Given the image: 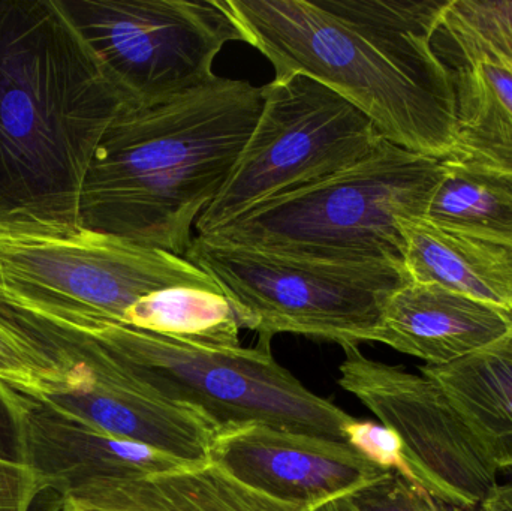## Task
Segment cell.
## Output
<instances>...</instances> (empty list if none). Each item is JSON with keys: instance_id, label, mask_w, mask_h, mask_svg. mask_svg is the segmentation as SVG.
<instances>
[{"instance_id": "cell-1", "label": "cell", "mask_w": 512, "mask_h": 511, "mask_svg": "<svg viewBox=\"0 0 512 511\" xmlns=\"http://www.w3.org/2000/svg\"><path fill=\"white\" fill-rule=\"evenodd\" d=\"M274 78L306 75L384 140L445 161L457 140L453 69L435 35L451 0H224Z\"/></svg>"}, {"instance_id": "cell-2", "label": "cell", "mask_w": 512, "mask_h": 511, "mask_svg": "<svg viewBox=\"0 0 512 511\" xmlns=\"http://www.w3.org/2000/svg\"><path fill=\"white\" fill-rule=\"evenodd\" d=\"M125 107L59 0H0V218L80 225L90 162Z\"/></svg>"}, {"instance_id": "cell-3", "label": "cell", "mask_w": 512, "mask_h": 511, "mask_svg": "<svg viewBox=\"0 0 512 511\" xmlns=\"http://www.w3.org/2000/svg\"><path fill=\"white\" fill-rule=\"evenodd\" d=\"M261 87L216 75L150 107H125L96 147L78 222L185 258L261 114Z\"/></svg>"}, {"instance_id": "cell-4", "label": "cell", "mask_w": 512, "mask_h": 511, "mask_svg": "<svg viewBox=\"0 0 512 511\" xmlns=\"http://www.w3.org/2000/svg\"><path fill=\"white\" fill-rule=\"evenodd\" d=\"M174 287L222 294L186 258L81 225L0 218V318L29 341L125 324L135 303Z\"/></svg>"}, {"instance_id": "cell-5", "label": "cell", "mask_w": 512, "mask_h": 511, "mask_svg": "<svg viewBox=\"0 0 512 511\" xmlns=\"http://www.w3.org/2000/svg\"><path fill=\"white\" fill-rule=\"evenodd\" d=\"M442 161L382 140L354 167L259 204L207 239L318 260L403 263L400 219L423 218Z\"/></svg>"}, {"instance_id": "cell-6", "label": "cell", "mask_w": 512, "mask_h": 511, "mask_svg": "<svg viewBox=\"0 0 512 511\" xmlns=\"http://www.w3.org/2000/svg\"><path fill=\"white\" fill-rule=\"evenodd\" d=\"M57 342L90 345L143 389L201 411L219 429L264 423L295 434L345 441L346 426L354 420L280 366L268 341H258L254 348L221 350L102 323L36 344Z\"/></svg>"}, {"instance_id": "cell-7", "label": "cell", "mask_w": 512, "mask_h": 511, "mask_svg": "<svg viewBox=\"0 0 512 511\" xmlns=\"http://www.w3.org/2000/svg\"><path fill=\"white\" fill-rule=\"evenodd\" d=\"M189 263L218 285L242 329L271 342L280 333L334 342H375L385 303L411 281L405 264L318 260L194 237Z\"/></svg>"}, {"instance_id": "cell-8", "label": "cell", "mask_w": 512, "mask_h": 511, "mask_svg": "<svg viewBox=\"0 0 512 511\" xmlns=\"http://www.w3.org/2000/svg\"><path fill=\"white\" fill-rule=\"evenodd\" d=\"M261 90L264 104L254 132L224 188L198 219V236L354 167L384 140L366 114L306 75L273 78Z\"/></svg>"}, {"instance_id": "cell-9", "label": "cell", "mask_w": 512, "mask_h": 511, "mask_svg": "<svg viewBox=\"0 0 512 511\" xmlns=\"http://www.w3.org/2000/svg\"><path fill=\"white\" fill-rule=\"evenodd\" d=\"M129 107H150L212 81L242 35L224 0H59Z\"/></svg>"}, {"instance_id": "cell-10", "label": "cell", "mask_w": 512, "mask_h": 511, "mask_svg": "<svg viewBox=\"0 0 512 511\" xmlns=\"http://www.w3.org/2000/svg\"><path fill=\"white\" fill-rule=\"evenodd\" d=\"M339 384L402 441L411 480L438 500L478 509L498 486L490 464L444 390L424 375L342 347Z\"/></svg>"}, {"instance_id": "cell-11", "label": "cell", "mask_w": 512, "mask_h": 511, "mask_svg": "<svg viewBox=\"0 0 512 511\" xmlns=\"http://www.w3.org/2000/svg\"><path fill=\"white\" fill-rule=\"evenodd\" d=\"M36 348L51 372L38 386L21 389L114 437L188 465L209 462L219 428L206 414L143 389L90 345L59 342Z\"/></svg>"}, {"instance_id": "cell-12", "label": "cell", "mask_w": 512, "mask_h": 511, "mask_svg": "<svg viewBox=\"0 0 512 511\" xmlns=\"http://www.w3.org/2000/svg\"><path fill=\"white\" fill-rule=\"evenodd\" d=\"M209 462L273 500L310 511L387 474L345 441L295 434L264 423L219 429Z\"/></svg>"}, {"instance_id": "cell-13", "label": "cell", "mask_w": 512, "mask_h": 511, "mask_svg": "<svg viewBox=\"0 0 512 511\" xmlns=\"http://www.w3.org/2000/svg\"><path fill=\"white\" fill-rule=\"evenodd\" d=\"M9 387L20 414L27 465L41 494L51 491L63 498L102 480L140 479L188 467L57 410L21 387Z\"/></svg>"}, {"instance_id": "cell-14", "label": "cell", "mask_w": 512, "mask_h": 511, "mask_svg": "<svg viewBox=\"0 0 512 511\" xmlns=\"http://www.w3.org/2000/svg\"><path fill=\"white\" fill-rule=\"evenodd\" d=\"M512 330V311L436 284L409 281L391 294L375 342L444 366L463 359Z\"/></svg>"}, {"instance_id": "cell-15", "label": "cell", "mask_w": 512, "mask_h": 511, "mask_svg": "<svg viewBox=\"0 0 512 511\" xmlns=\"http://www.w3.org/2000/svg\"><path fill=\"white\" fill-rule=\"evenodd\" d=\"M63 498L78 511H310L273 500L212 462L140 479L102 480Z\"/></svg>"}, {"instance_id": "cell-16", "label": "cell", "mask_w": 512, "mask_h": 511, "mask_svg": "<svg viewBox=\"0 0 512 511\" xmlns=\"http://www.w3.org/2000/svg\"><path fill=\"white\" fill-rule=\"evenodd\" d=\"M453 69L457 140L444 162L512 173V65L490 53L441 57Z\"/></svg>"}, {"instance_id": "cell-17", "label": "cell", "mask_w": 512, "mask_h": 511, "mask_svg": "<svg viewBox=\"0 0 512 511\" xmlns=\"http://www.w3.org/2000/svg\"><path fill=\"white\" fill-rule=\"evenodd\" d=\"M411 281L436 284L512 311V249L444 230L424 218L400 219Z\"/></svg>"}, {"instance_id": "cell-18", "label": "cell", "mask_w": 512, "mask_h": 511, "mask_svg": "<svg viewBox=\"0 0 512 511\" xmlns=\"http://www.w3.org/2000/svg\"><path fill=\"white\" fill-rule=\"evenodd\" d=\"M496 470H512V330L444 366L424 365Z\"/></svg>"}, {"instance_id": "cell-19", "label": "cell", "mask_w": 512, "mask_h": 511, "mask_svg": "<svg viewBox=\"0 0 512 511\" xmlns=\"http://www.w3.org/2000/svg\"><path fill=\"white\" fill-rule=\"evenodd\" d=\"M444 164L423 218L444 230L512 249V173Z\"/></svg>"}, {"instance_id": "cell-20", "label": "cell", "mask_w": 512, "mask_h": 511, "mask_svg": "<svg viewBox=\"0 0 512 511\" xmlns=\"http://www.w3.org/2000/svg\"><path fill=\"white\" fill-rule=\"evenodd\" d=\"M123 326L201 347H242V327L230 302L201 288L174 287L149 294L129 309Z\"/></svg>"}, {"instance_id": "cell-21", "label": "cell", "mask_w": 512, "mask_h": 511, "mask_svg": "<svg viewBox=\"0 0 512 511\" xmlns=\"http://www.w3.org/2000/svg\"><path fill=\"white\" fill-rule=\"evenodd\" d=\"M39 495L24 453L14 393L6 381L0 380V511H30Z\"/></svg>"}, {"instance_id": "cell-22", "label": "cell", "mask_w": 512, "mask_h": 511, "mask_svg": "<svg viewBox=\"0 0 512 511\" xmlns=\"http://www.w3.org/2000/svg\"><path fill=\"white\" fill-rule=\"evenodd\" d=\"M339 503L345 511H478L438 500L397 473L384 474Z\"/></svg>"}, {"instance_id": "cell-23", "label": "cell", "mask_w": 512, "mask_h": 511, "mask_svg": "<svg viewBox=\"0 0 512 511\" xmlns=\"http://www.w3.org/2000/svg\"><path fill=\"white\" fill-rule=\"evenodd\" d=\"M345 441L358 455L385 473H397L411 480L402 441L387 426L370 420L354 419L346 426Z\"/></svg>"}, {"instance_id": "cell-24", "label": "cell", "mask_w": 512, "mask_h": 511, "mask_svg": "<svg viewBox=\"0 0 512 511\" xmlns=\"http://www.w3.org/2000/svg\"><path fill=\"white\" fill-rule=\"evenodd\" d=\"M50 372V362L38 348L0 318V380L32 389Z\"/></svg>"}, {"instance_id": "cell-25", "label": "cell", "mask_w": 512, "mask_h": 511, "mask_svg": "<svg viewBox=\"0 0 512 511\" xmlns=\"http://www.w3.org/2000/svg\"><path fill=\"white\" fill-rule=\"evenodd\" d=\"M442 24L512 35V0H451Z\"/></svg>"}, {"instance_id": "cell-26", "label": "cell", "mask_w": 512, "mask_h": 511, "mask_svg": "<svg viewBox=\"0 0 512 511\" xmlns=\"http://www.w3.org/2000/svg\"><path fill=\"white\" fill-rule=\"evenodd\" d=\"M435 48L439 56L490 53L512 65V35L501 32H481L439 24L435 35Z\"/></svg>"}, {"instance_id": "cell-27", "label": "cell", "mask_w": 512, "mask_h": 511, "mask_svg": "<svg viewBox=\"0 0 512 511\" xmlns=\"http://www.w3.org/2000/svg\"><path fill=\"white\" fill-rule=\"evenodd\" d=\"M478 511H512V482L496 486Z\"/></svg>"}, {"instance_id": "cell-28", "label": "cell", "mask_w": 512, "mask_h": 511, "mask_svg": "<svg viewBox=\"0 0 512 511\" xmlns=\"http://www.w3.org/2000/svg\"><path fill=\"white\" fill-rule=\"evenodd\" d=\"M312 511H345L340 506L339 501H333V503L324 504V506L318 507V509Z\"/></svg>"}]
</instances>
